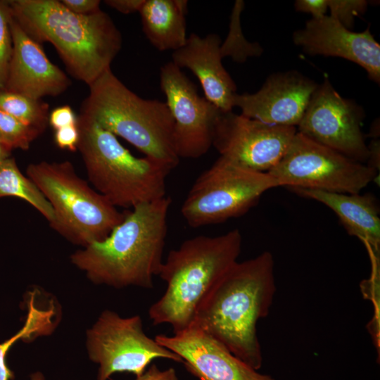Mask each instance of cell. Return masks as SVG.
Masks as SVG:
<instances>
[{"label": "cell", "instance_id": "1", "mask_svg": "<svg viewBox=\"0 0 380 380\" xmlns=\"http://www.w3.org/2000/svg\"><path fill=\"white\" fill-rule=\"evenodd\" d=\"M275 292L270 252L237 261L205 297L194 324L259 370L262 355L257 323L268 315Z\"/></svg>", "mask_w": 380, "mask_h": 380}, {"label": "cell", "instance_id": "2", "mask_svg": "<svg viewBox=\"0 0 380 380\" xmlns=\"http://www.w3.org/2000/svg\"><path fill=\"white\" fill-rule=\"evenodd\" d=\"M171 203L166 196L137 205L106 239L75 251L71 262L96 284L153 288L163 262Z\"/></svg>", "mask_w": 380, "mask_h": 380}, {"label": "cell", "instance_id": "3", "mask_svg": "<svg viewBox=\"0 0 380 380\" xmlns=\"http://www.w3.org/2000/svg\"><path fill=\"white\" fill-rule=\"evenodd\" d=\"M12 18L38 43L48 42L68 72L92 84L110 69L122 48V35L108 13L76 14L57 0H8Z\"/></svg>", "mask_w": 380, "mask_h": 380}, {"label": "cell", "instance_id": "4", "mask_svg": "<svg viewBox=\"0 0 380 380\" xmlns=\"http://www.w3.org/2000/svg\"><path fill=\"white\" fill-rule=\"evenodd\" d=\"M241 247L242 235L234 229L186 239L171 250L158 274L166 289L148 310L153 324H168L173 334L191 327L205 297L238 261Z\"/></svg>", "mask_w": 380, "mask_h": 380}, {"label": "cell", "instance_id": "5", "mask_svg": "<svg viewBox=\"0 0 380 380\" xmlns=\"http://www.w3.org/2000/svg\"><path fill=\"white\" fill-rule=\"evenodd\" d=\"M80 114L119 136L146 157L174 169L179 162L173 142L174 120L165 102L145 99L106 70L89 86Z\"/></svg>", "mask_w": 380, "mask_h": 380}, {"label": "cell", "instance_id": "6", "mask_svg": "<svg viewBox=\"0 0 380 380\" xmlns=\"http://www.w3.org/2000/svg\"><path fill=\"white\" fill-rule=\"evenodd\" d=\"M77 126V150L89 180L115 207L133 208L167 196L166 179L172 169L134 156L115 135L82 114Z\"/></svg>", "mask_w": 380, "mask_h": 380}, {"label": "cell", "instance_id": "7", "mask_svg": "<svg viewBox=\"0 0 380 380\" xmlns=\"http://www.w3.org/2000/svg\"><path fill=\"white\" fill-rule=\"evenodd\" d=\"M26 174L53 209L51 228L73 243L85 247L103 240L125 217L68 160L31 163Z\"/></svg>", "mask_w": 380, "mask_h": 380}, {"label": "cell", "instance_id": "8", "mask_svg": "<svg viewBox=\"0 0 380 380\" xmlns=\"http://www.w3.org/2000/svg\"><path fill=\"white\" fill-rule=\"evenodd\" d=\"M280 186L268 172L253 171L220 156L195 180L181 207L189 226L198 228L240 217L267 191Z\"/></svg>", "mask_w": 380, "mask_h": 380}, {"label": "cell", "instance_id": "9", "mask_svg": "<svg viewBox=\"0 0 380 380\" xmlns=\"http://www.w3.org/2000/svg\"><path fill=\"white\" fill-rule=\"evenodd\" d=\"M280 186L358 194L376 179L377 170L298 132L285 154L267 172Z\"/></svg>", "mask_w": 380, "mask_h": 380}, {"label": "cell", "instance_id": "10", "mask_svg": "<svg viewBox=\"0 0 380 380\" xmlns=\"http://www.w3.org/2000/svg\"><path fill=\"white\" fill-rule=\"evenodd\" d=\"M87 344L89 358L99 365L97 380H108L117 372L139 376L157 358L183 363L180 356L144 333L139 315L123 318L103 311L88 330Z\"/></svg>", "mask_w": 380, "mask_h": 380}, {"label": "cell", "instance_id": "11", "mask_svg": "<svg viewBox=\"0 0 380 380\" xmlns=\"http://www.w3.org/2000/svg\"><path fill=\"white\" fill-rule=\"evenodd\" d=\"M160 84L174 120L175 151L180 158H198L213 146L222 111L199 96L194 84L172 61L160 68Z\"/></svg>", "mask_w": 380, "mask_h": 380}, {"label": "cell", "instance_id": "12", "mask_svg": "<svg viewBox=\"0 0 380 380\" xmlns=\"http://www.w3.org/2000/svg\"><path fill=\"white\" fill-rule=\"evenodd\" d=\"M296 132L295 127L265 123L232 110L222 112L213 146L220 156L235 164L267 172L285 154Z\"/></svg>", "mask_w": 380, "mask_h": 380}, {"label": "cell", "instance_id": "13", "mask_svg": "<svg viewBox=\"0 0 380 380\" xmlns=\"http://www.w3.org/2000/svg\"><path fill=\"white\" fill-rule=\"evenodd\" d=\"M362 108L343 98L328 77L313 93L298 132L348 158L364 163L369 150L361 131Z\"/></svg>", "mask_w": 380, "mask_h": 380}, {"label": "cell", "instance_id": "14", "mask_svg": "<svg viewBox=\"0 0 380 380\" xmlns=\"http://www.w3.org/2000/svg\"><path fill=\"white\" fill-rule=\"evenodd\" d=\"M154 339L180 356L187 370L200 380H274L238 358L194 324L172 336L159 334Z\"/></svg>", "mask_w": 380, "mask_h": 380}, {"label": "cell", "instance_id": "15", "mask_svg": "<svg viewBox=\"0 0 380 380\" xmlns=\"http://www.w3.org/2000/svg\"><path fill=\"white\" fill-rule=\"evenodd\" d=\"M318 85L296 70L278 72L270 75L257 92L236 94L233 105L248 118L296 127Z\"/></svg>", "mask_w": 380, "mask_h": 380}, {"label": "cell", "instance_id": "16", "mask_svg": "<svg viewBox=\"0 0 380 380\" xmlns=\"http://www.w3.org/2000/svg\"><path fill=\"white\" fill-rule=\"evenodd\" d=\"M293 41L308 55L350 61L363 68L370 80L379 84L380 45L369 27L362 32H354L330 15L312 18L304 28L293 32Z\"/></svg>", "mask_w": 380, "mask_h": 380}, {"label": "cell", "instance_id": "17", "mask_svg": "<svg viewBox=\"0 0 380 380\" xmlns=\"http://www.w3.org/2000/svg\"><path fill=\"white\" fill-rule=\"evenodd\" d=\"M11 30L13 50L4 89L34 99L64 92L70 85L69 78L12 16Z\"/></svg>", "mask_w": 380, "mask_h": 380}, {"label": "cell", "instance_id": "18", "mask_svg": "<svg viewBox=\"0 0 380 380\" xmlns=\"http://www.w3.org/2000/svg\"><path fill=\"white\" fill-rule=\"evenodd\" d=\"M221 39L216 34L203 37L192 33L185 44L173 51L172 62L190 70L198 78L205 98L222 112L232 111L236 85L222 63Z\"/></svg>", "mask_w": 380, "mask_h": 380}, {"label": "cell", "instance_id": "19", "mask_svg": "<svg viewBox=\"0 0 380 380\" xmlns=\"http://www.w3.org/2000/svg\"><path fill=\"white\" fill-rule=\"evenodd\" d=\"M289 189L333 210L348 234L357 237L365 244L371 260H379V207L372 194H342L300 188Z\"/></svg>", "mask_w": 380, "mask_h": 380}, {"label": "cell", "instance_id": "20", "mask_svg": "<svg viewBox=\"0 0 380 380\" xmlns=\"http://www.w3.org/2000/svg\"><path fill=\"white\" fill-rule=\"evenodd\" d=\"M186 0H145L139 13L149 42L159 51H175L187 39Z\"/></svg>", "mask_w": 380, "mask_h": 380}, {"label": "cell", "instance_id": "21", "mask_svg": "<svg viewBox=\"0 0 380 380\" xmlns=\"http://www.w3.org/2000/svg\"><path fill=\"white\" fill-rule=\"evenodd\" d=\"M28 313L24 326L15 335L0 343V380L14 379V374L6 362L7 353L18 340L31 339L40 335H47L54 328L53 317L56 316L54 305L42 308L34 302V293L30 295L27 302ZM30 380H45L43 374L37 372L30 376Z\"/></svg>", "mask_w": 380, "mask_h": 380}, {"label": "cell", "instance_id": "22", "mask_svg": "<svg viewBox=\"0 0 380 380\" xmlns=\"http://www.w3.org/2000/svg\"><path fill=\"white\" fill-rule=\"evenodd\" d=\"M8 196L27 202L49 224L53 222L54 215L50 203L34 182L21 172L11 156L0 161V198Z\"/></svg>", "mask_w": 380, "mask_h": 380}, {"label": "cell", "instance_id": "23", "mask_svg": "<svg viewBox=\"0 0 380 380\" xmlns=\"http://www.w3.org/2000/svg\"><path fill=\"white\" fill-rule=\"evenodd\" d=\"M0 110L35 128L41 134L49 122L48 103L5 89L0 90Z\"/></svg>", "mask_w": 380, "mask_h": 380}, {"label": "cell", "instance_id": "24", "mask_svg": "<svg viewBox=\"0 0 380 380\" xmlns=\"http://www.w3.org/2000/svg\"><path fill=\"white\" fill-rule=\"evenodd\" d=\"M243 6V1H235L230 17L229 34L220 46L222 58L231 56L234 61L239 63L244 62L250 56H259L262 51L258 43H250L244 38L240 23V16Z\"/></svg>", "mask_w": 380, "mask_h": 380}, {"label": "cell", "instance_id": "25", "mask_svg": "<svg viewBox=\"0 0 380 380\" xmlns=\"http://www.w3.org/2000/svg\"><path fill=\"white\" fill-rule=\"evenodd\" d=\"M41 133L0 110V143L9 151L29 149Z\"/></svg>", "mask_w": 380, "mask_h": 380}, {"label": "cell", "instance_id": "26", "mask_svg": "<svg viewBox=\"0 0 380 380\" xmlns=\"http://www.w3.org/2000/svg\"><path fill=\"white\" fill-rule=\"evenodd\" d=\"M11 20L6 1H0V90L4 89L12 55Z\"/></svg>", "mask_w": 380, "mask_h": 380}, {"label": "cell", "instance_id": "27", "mask_svg": "<svg viewBox=\"0 0 380 380\" xmlns=\"http://www.w3.org/2000/svg\"><path fill=\"white\" fill-rule=\"evenodd\" d=\"M367 6L365 0H328L330 16L348 29L353 27L355 17L366 11Z\"/></svg>", "mask_w": 380, "mask_h": 380}, {"label": "cell", "instance_id": "28", "mask_svg": "<svg viewBox=\"0 0 380 380\" xmlns=\"http://www.w3.org/2000/svg\"><path fill=\"white\" fill-rule=\"evenodd\" d=\"M54 141L61 149L75 151L77 150L80 133L77 124L55 130Z\"/></svg>", "mask_w": 380, "mask_h": 380}, {"label": "cell", "instance_id": "29", "mask_svg": "<svg viewBox=\"0 0 380 380\" xmlns=\"http://www.w3.org/2000/svg\"><path fill=\"white\" fill-rule=\"evenodd\" d=\"M49 123L55 129L75 125L77 124V117L70 106L65 105L54 108L49 113Z\"/></svg>", "mask_w": 380, "mask_h": 380}, {"label": "cell", "instance_id": "30", "mask_svg": "<svg viewBox=\"0 0 380 380\" xmlns=\"http://www.w3.org/2000/svg\"><path fill=\"white\" fill-rule=\"evenodd\" d=\"M294 6L296 11L310 13L312 18H319L326 15L328 0H297Z\"/></svg>", "mask_w": 380, "mask_h": 380}, {"label": "cell", "instance_id": "31", "mask_svg": "<svg viewBox=\"0 0 380 380\" xmlns=\"http://www.w3.org/2000/svg\"><path fill=\"white\" fill-rule=\"evenodd\" d=\"M61 3L72 12L79 15H89L100 9L99 0H62Z\"/></svg>", "mask_w": 380, "mask_h": 380}, {"label": "cell", "instance_id": "32", "mask_svg": "<svg viewBox=\"0 0 380 380\" xmlns=\"http://www.w3.org/2000/svg\"><path fill=\"white\" fill-rule=\"evenodd\" d=\"M135 380H178V379L174 368L160 370L155 364H153Z\"/></svg>", "mask_w": 380, "mask_h": 380}, {"label": "cell", "instance_id": "33", "mask_svg": "<svg viewBox=\"0 0 380 380\" xmlns=\"http://www.w3.org/2000/svg\"><path fill=\"white\" fill-rule=\"evenodd\" d=\"M145 0H106L105 4L120 13L130 14L139 12Z\"/></svg>", "mask_w": 380, "mask_h": 380}, {"label": "cell", "instance_id": "34", "mask_svg": "<svg viewBox=\"0 0 380 380\" xmlns=\"http://www.w3.org/2000/svg\"><path fill=\"white\" fill-rule=\"evenodd\" d=\"M369 150V163L368 165L375 168L379 171V141L374 140L368 146Z\"/></svg>", "mask_w": 380, "mask_h": 380}, {"label": "cell", "instance_id": "35", "mask_svg": "<svg viewBox=\"0 0 380 380\" xmlns=\"http://www.w3.org/2000/svg\"><path fill=\"white\" fill-rule=\"evenodd\" d=\"M11 151L0 143V161L11 157Z\"/></svg>", "mask_w": 380, "mask_h": 380}]
</instances>
